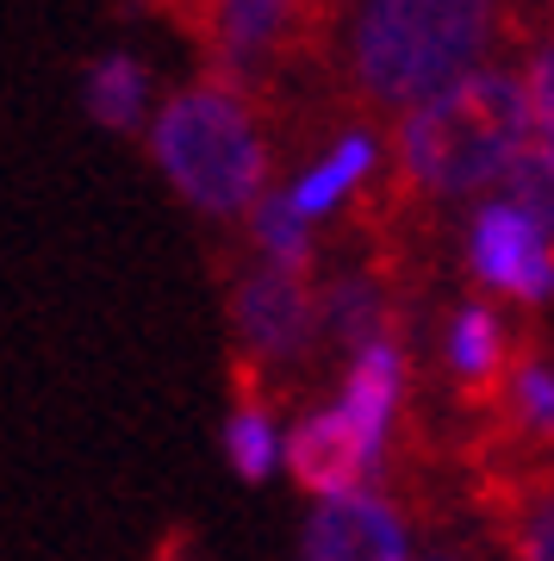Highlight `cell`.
Listing matches in <instances>:
<instances>
[{
    "label": "cell",
    "mask_w": 554,
    "mask_h": 561,
    "mask_svg": "<svg viewBox=\"0 0 554 561\" xmlns=\"http://www.w3.org/2000/svg\"><path fill=\"white\" fill-rule=\"evenodd\" d=\"M250 231H256L262 262L293 268V275H312V225L293 213V201H287V194H268V201L250 213Z\"/></svg>",
    "instance_id": "16"
},
{
    "label": "cell",
    "mask_w": 554,
    "mask_h": 561,
    "mask_svg": "<svg viewBox=\"0 0 554 561\" xmlns=\"http://www.w3.org/2000/svg\"><path fill=\"white\" fill-rule=\"evenodd\" d=\"M480 512L511 561H554V461H480Z\"/></svg>",
    "instance_id": "5"
},
{
    "label": "cell",
    "mask_w": 554,
    "mask_h": 561,
    "mask_svg": "<svg viewBox=\"0 0 554 561\" xmlns=\"http://www.w3.org/2000/svg\"><path fill=\"white\" fill-rule=\"evenodd\" d=\"M430 561H455V556H430Z\"/></svg>",
    "instance_id": "20"
},
{
    "label": "cell",
    "mask_w": 554,
    "mask_h": 561,
    "mask_svg": "<svg viewBox=\"0 0 554 561\" xmlns=\"http://www.w3.org/2000/svg\"><path fill=\"white\" fill-rule=\"evenodd\" d=\"M305 561H405V518L380 493L318 500L305 524Z\"/></svg>",
    "instance_id": "8"
},
{
    "label": "cell",
    "mask_w": 554,
    "mask_h": 561,
    "mask_svg": "<svg viewBox=\"0 0 554 561\" xmlns=\"http://www.w3.org/2000/svg\"><path fill=\"white\" fill-rule=\"evenodd\" d=\"M368 175H374V138H361V131H356V138H343L337 150H331V157L318 162V169H312L305 181H299L287 201H293L299 219L312 225L318 213H331V206L349 201V194H356V187H361Z\"/></svg>",
    "instance_id": "12"
},
{
    "label": "cell",
    "mask_w": 554,
    "mask_h": 561,
    "mask_svg": "<svg viewBox=\"0 0 554 561\" xmlns=\"http://www.w3.org/2000/svg\"><path fill=\"white\" fill-rule=\"evenodd\" d=\"M498 187H505L498 201H511L517 213L542 231V243L554 250V150H549V144H530V150L505 169Z\"/></svg>",
    "instance_id": "17"
},
{
    "label": "cell",
    "mask_w": 554,
    "mask_h": 561,
    "mask_svg": "<svg viewBox=\"0 0 554 561\" xmlns=\"http://www.w3.org/2000/svg\"><path fill=\"white\" fill-rule=\"evenodd\" d=\"M293 7L299 0H212V25H218V44L231 62H250L262 50H275L293 25Z\"/></svg>",
    "instance_id": "13"
},
{
    "label": "cell",
    "mask_w": 554,
    "mask_h": 561,
    "mask_svg": "<svg viewBox=\"0 0 554 561\" xmlns=\"http://www.w3.org/2000/svg\"><path fill=\"white\" fill-rule=\"evenodd\" d=\"M150 157L175 181L181 201L199 206L206 219H238L262 206L268 144L238 88H218V81L181 88L150 125Z\"/></svg>",
    "instance_id": "3"
},
{
    "label": "cell",
    "mask_w": 554,
    "mask_h": 561,
    "mask_svg": "<svg viewBox=\"0 0 554 561\" xmlns=\"http://www.w3.org/2000/svg\"><path fill=\"white\" fill-rule=\"evenodd\" d=\"M468 262H474V275L486 280L493 294H511V300H523V306L554 294V250L542 243V231H535L511 201H493V206L474 213Z\"/></svg>",
    "instance_id": "6"
},
{
    "label": "cell",
    "mask_w": 554,
    "mask_h": 561,
    "mask_svg": "<svg viewBox=\"0 0 554 561\" xmlns=\"http://www.w3.org/2000/svg\"><path fill=\"white\" fill-rule=\"evenodd\" d=\"M143 101H150V76L138 57H100L88 69V113L106 131H131L143 119Z\"/></svg>",
    "instance_id": "15"
},
{
    "label": "cell",
    "mask_w": 554,
    "mask_h": 561,
    "mask_svg": "<svg viewBox=\"0 0 554 561\" xmlns=\"http://www.w3.org/2000/svg\"><path fill=\"white\" fill-rule=\"evenodd\" d=\"M231 324H238V337H243V356H256L262 368L275 375V368H293V362L312 356L324 306H318V294H312V275L256 262V268L231 287Z\"/></svg>",
    "instance_id": "4"
},
{
    "label": "cell",
    "mask_w": 554,
    "mask_h": 561,
    "mask_svg": "<svg viewBox=\"0 0 554 561\" xmlns=\"http://www.w3.org/2000/svg\"><path fill=\"white\" fill-rule=\"evenodd\" d=\"M324 324H331V337H343L349 350H368V343H386L399 337L393 331V306L380 294L368 275H349L331 287V300H324Z\"/></svg>",
    "instance_id": "14"
},
{
    "label": "cell",
    "mask_w": 554,
    "mask_h": 561,
    "mask_svg": "<svg viewBox=\"0 0 554 561\" xmlns=\"http://www.w3.org/2000/svg\"><path fill=\"white\" fill-rule=\"evenodd\" d=\"M157 561H194V549H187V537L175 530V537H169V542L157 549Z\"/></svg>",
    "instance_id": "19"
},
{
    "label": "cell",
    "mask_w": 554,
    "mask_h": 561,
    "mask_svg": "<svg viewBox=\"0 0 554 561\" xmlns=\"http://www.w3.org/2000/svg\"><path fill=\"white\" fill-rule=\"evenodd\" d=\"M535 144L530 94L505 69H474L468 81L442 88L436 101L399 119V181L417 194H480L498 187L523 150Z\"/></svg>",
    "instance_id": "1"
},
{
    "label": "cell",
    "mask_w": 554,
    "mask_h": 561,
    "mask_svg": "<svg viewBox=\"0 0 554 561\" xmlns=\"http://www.w3.org/2000/svg\"><path fill=\"white\" fill-rule=\"evenodd\" d=\"M517 356L505 324H498L493 306H461L455 324H449V375H455V393L474 419H493V405L505 400V387L517 375Z\"/></svg>",
    "instance_id": "9"
},
{
    "label": "cell",
    "mask_w": 554,
    "mask_h": 561,
    "mask_svg": "<svg viewBox=\"0 0 554 561\" xmlns=\"http://www.w3.org/2000/svg\"><path fill=\"white\" fill-rule=\"evenodd\" d=\"M405 375H412V368H405L399 337L356 350V356H349V375H343V400H337L343 419L356 424L380 456H386V443H393V431H399V412H405Z\"/></svg>",
    "instance_id": "10"
},
{
    "label": "cell",
    "mask_w": 554,
    "mask_h": 561,
    "mask_svg": "<svg viewBox=\"0 0 554 561\" xmlns=\"http://www.w3.org/2000/svg\"><path fill=\"white\" fill-rule=\"evenodd\" d=\"M523 94H530V125H535V144L554 150V38L535 50L530 76H523Z\"/></svg>",
    "instance_id": "18"
},
{
    "label": "cell",
    "mask_w": 554,
    "mask_h": 561,
    "mask_svg": "<svg viewBox=\"0 0 554 561\" xmlns=\"http://www.w3.org/2000/svg\"><path fill=\"white\" fill-rule=\"evenodd\" d=\"M493 44L486 0H361L356 81L380 106H424L480 69Z\"/></svg>",
    "instance_id": "2"
},
{
    "label": "cell",
    "mask_w": 554,
    "mask_h": 561,
    "mask_svg": "<svg viewBox=\"0 0 554 561\" xmlns=\"http://www.w3.org/2000/svg\"><path fill=\"white\" fill-rule=\"evenodd\" d=\"M224 456L238 468V481H268L280 443H275V393L268 368L256 356H231V419H224Z\"/></svg>",
    "instance_id": "11"
},
{
    "label": "cell",
    "mask_w": 554,
    "mask_h": 561,
    "mask_svg": "<svg viewBox=\"0 0 554 561\" xmlns=\"http://www.w3.org/2000/svg\"><path fill=\"white\" fill-rule=\"evenodd\" d=\"M374 468H380V449L343 419V405L305 412V419L293 424V437H287V474H293L312 500L361 493V481H368Z\"/></svg>",
    "instance_id": "7"
}]
</instances>
